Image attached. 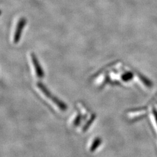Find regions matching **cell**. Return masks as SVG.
Here are the masks:
<instances>
[{"instance_id":"cell-5","label":"cell","mask_w":157,"mask_h":157,"mask_svg":"<svg viewBox=\"0 0 157 157\" xmlns=\"http://www.w3.org/2000/svg\"><path fill=\"white\" fill-rule=\"evenodd\" d=\"M95 118H96V115L95 114H93L91 115V117H90L89 120L86 122V124H85L83 128V132H86L88 129L90 127V126L91 125V124H93L95 120Z\"/></svg>"},{"instance_id":"cell-1","label":"cell","mask_w":157,"mask_h":157,"mask_svg":"<svg viewBox=\"0 0 157 157\" xmlns=\"http://www.w3.org/2000/svg\"><path fill=\"white\" fill-rule=\"evenodd\" d=\"M37 86L40 90L42 91V93L48 98H49L56 105V106L58 107L60 109H61L63 111H65L67 109V105L65 103H63L62 101H61L58 98H56V97L53 95L52 93H51L50 91L46 88V87L44 84L39 82L37 84Z\"/></svg>"},{"instance_id":"cell-6","label":"cell","mask_w":157,"mask_h":157,"mask_svg":"<svg viewBox=\"0 0 157 157\" xmlns=\"http://www.w3.org/2000/svg\"><path fill=\"white\" fill-rule=\"evenodd\" d=\"M121 78L124 82H129L133 78V74L132 72H128L126 73H124V75L122 76Z\"/></svg>"},{"instance_id":"cell-7","label":"cell","mask_w":157,"mask_h":157,"mask_svg":"<svg viewBox=\"0 0 157 157\" xmlns=\"http://www.w3.org/2000/svg\"><path fill=\"white\" fill-rule=\"evenodd\" d=\"M81 119H82V115L80 113H78L77 117H76L73 122V125L75 126H78L81 122Z\"/></svg>"},{"instance_id":"cell-2","label":"cell","mask_w":157,"mask_h":157,"mask_svg":"<svg viewBox=\"0 0 157 157\" xmlns=\"http://www.w3.org/2000/svg\"><path fill=\"white\" fill-rule=\"evenodd\" d=\"M31 58H32V62L33 63L34 67L35 72L37 76L39 78H43L44 76V71L42 67H41L39 62L34 53H31Z\"/></svg>"},{"instance_id":"cell-4","label":"cell","mask_w":157,"mask_h":157,"mask_svg":"<svg viewBox=\"0 0 157 157\" xmlns=\"http://www.w3.org/2000/svg\"><path fill=\"white\" fill-rule=\"evenodd\" d=\"M101 143V139L100 137H96L94 140L93 141V144H91L90 147V151L94 152L95 151L97 148L100 146Z\"/></svg>"},{"instance_id":"cell-3","label":"cell","mask_w":157,"mask_h":157,"mask_svg":"<svg viewBox=\"0 0 157 157\" xmlns=\"http://www.w3.org/2000/svg\"><path fill=\"white\" fill-rule=\"evenodd\" d=\"M26 24V21L24 19H21L17 24V29L15 30V33L13 37V43L15 44L17 43L21 39L22 31L23 29L24 28V26Z\"/></svg>"}]
</instances>
